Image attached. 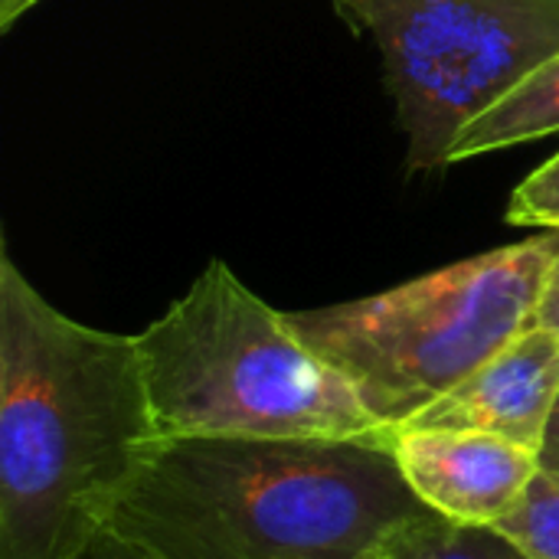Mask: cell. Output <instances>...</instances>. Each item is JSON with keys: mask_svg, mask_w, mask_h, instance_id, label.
<instances>
[{"mask_svg": "<svg viewBox=\"0 0 559 559\" xmlns=\"http://www.w3.org/2000/svg\"><path fill=\"white\" fill-rule=\"evenodd\" d=\"M534 324L554 331L559 337V252L557 259L550 262V269H547V278H544V288H540V301H537V311H534Z\"/></svg>", "mask_w": 559, "mask_h": 559, "instance_id": "cell-13", "label": "cell"}, {"mask_svg": "<svg viewBox=\"0 0 559 559\" xmlns=\"http://www.w3.org/2000/svg\"><path fill=\"white\" fill-rule=\"evenodd\" d=\"M157 423L134 337L52 308L0 252V559H72Z\"/></svg>", "mask_w": 559, "mask_h": 559, "instance_id": "cell-2", "label": "cell"}, {"mask_svg": "<svg viewBox=\"0 0 559 559\" xmlns=\"http://www.w3.org/2000/svg\"><path fill=\"white\" fill-rule=\"evenodd\" d=\"M429 514L386 432L157 436L108 531L157 559H373Z\"/></svg>", "mask_w": 559, "mask_h": 559, "instance_id": "cell-1", "label": "cell"}, {"mask_svg": "<svg viewBox=\"0 0 559 559\" xmlns=\"http://www.w3.org/2000/svg\"><path fill=\"white\" fill-rule=\"evenodd\" d=\"M386 436L416 498L459 524L498 527L540 472L537 452L488 432L396 426Z\"/></svg>", "mask_w": 559, "mask_h": 559, "instance_id": "cell-6", "label": "cell"}, {"mask_svg": "<svg viewBox=\"0 0 559 559\" xmlns=\"http://www.w3.org/2000/svg\"><path fill=\"white\" fill-rule=\"evenodd\" d=\"M157 436H370L386 432L236 272L213 259L138 337Z\"/></svg>", "mask_w": 559, "mask_h": 559, "instance_id": "cell-3", "label": "cell"}, {"mask_svg": "<svg viewBox=\"0 0 559 559\" xmlns=\"http://www.w3.org/2000/svg\"><path fill=\"white\" fill-rule=\"evenodd\" d=\"M72 559H157L154 554H147L144 547H138V544H131V540H124V537H118L115 531H102L98 537H92L88 540V547L82 550V554H75Z\"/></svg>", "mask_w": 559, "mask_h": 559, "instance_id": "cell-12", "label": "cell"}, {"mask_svg": "<svg viewBox=\"0 0 559 559\" xmlns=\"http://www.w3.org/2000/svg\"><path fill=\"white\" fill-rule=\"evenodd\" d=\"M373 559H527V554L498 527L429 514L393 531Z\"/></svg>", "mask_w": 559, "mask_h": 559, "instance_id": "cell-9", "label": "cell"}, {"mask_svg": "<svg viewBox=\"0 0 559 559\" xmlns=\"http://www.w3.org/2000/svg\"><path fill=\"white\" fill-rule=\"evenodd\" d=\"M559 400V337L531 324L406 426L468 429L540 452Z\"/></svg>", "mask_w": 559, "mask_h": 559, "instance_id": "cell-7", "label": "cell"}, {"mask_svg": "<svg viewBox=\"0 0 559 559\" xmlns=\"http://www.w3.org/2000/svg\"><path fill=\"white\" fill-rule=\"evenodd\" d=\"M36 3H39V0H33V7H36Z\"/></svg>", "mask_w": 559, "mask_h": 559, "instance_id": "cell-16", "label": "cell"}, {"mask_svg": "<svg viewBox=\"0 0 559 559\" xmlns=\"http://www.w3.org/2000/svg\"><path fill=\"white\" fill-rule=\"evenodd\" d=\"M537 462L544 472H554L559 475V400L554 416H550V426H547V436H544V445L537 452Z\"/></svg>", "mask_w": 559, "mask_h": 559, "instance_id": "cell-14", "label": "cell"}, {"mask_svg": "<svg viewBox=\"0 0 559 559\" xmlns=\"http://www.w3.org/2000/svg\"><path fill=\"white\" fill-rule=\"evenodd\" d=\"M29 7H33V0H0V26L10 29Z\"/></svg>", "mask_w": 559, "mask_h": 559, "instance_id": "cell-15", "label": "cell"}, {"mask_svg": "<svg viewBox=\"0 0 559 559\" xmlns=\"http://www.w3.org/2000/svg\"><path fill=\"white\" fill-rule=\"evenodd\" d=\"M554 236L491 249L390 292L288 311L292 331L360 396L380 429L413 423L534 324Z\"/></svg>", "mask_w": 559, "mask_h": 559, "instance_id": "cell-4", "label": "cell"}, {"mask_svg": "<svg viewBox=\"0 0 559 559\" xmlns=\"http://www.w3.org/2000/svg\"><path fill=\"white\" fill-rule=\"evenodd\" d=\"M364 23L413 167L445 164L468 121L559 52V0H334Z\"/></svg>", "mask_w": 559, "mask_h": 559, "instance_id": "cell-5", "label": "cell"}, {"mask_svg": "<svg viewBox=\"0 0 559 559\" xmlns=\"http://www.w3.org/2000/svg\"><path fill=\"white\" fill-rule=\"evenodd\" d=\"M559 131V52L527 72L508 95L462 128L445 164L481 157L511 144L537 141Z\"/></svg>", "mask_w": 559, "mask_h": 559, "instance_id": "cell-8", "label": "cell"}, {"mask_svg": "<svg viewBox=\"0 0 559 559\" xmlns=\"http://www.w3.org/2000/svg\"><path fill=\"white\" fill-rule=\"evenodd\" d=\"M498 531H504L527 559H559V475L540 468Z\"/></svg>", "mask_w": 559, "mask_h": 559, "instance_id": "cell-10", "label": "cell"}, {"mask_svg": "<svg viewBox=\"0 0 559 559\" xmlns=\"http://www.w3.org/2000/svg\"><path fill=\"white\" fill-rule=\"evenodd\" d=\"M508 223L559 229V154L514 190L508 206Z\"/></svg>", "mask_w": 559, "mask_h": 559, "instance_id": "cell-11", "label": "cell"}]
</instances>
